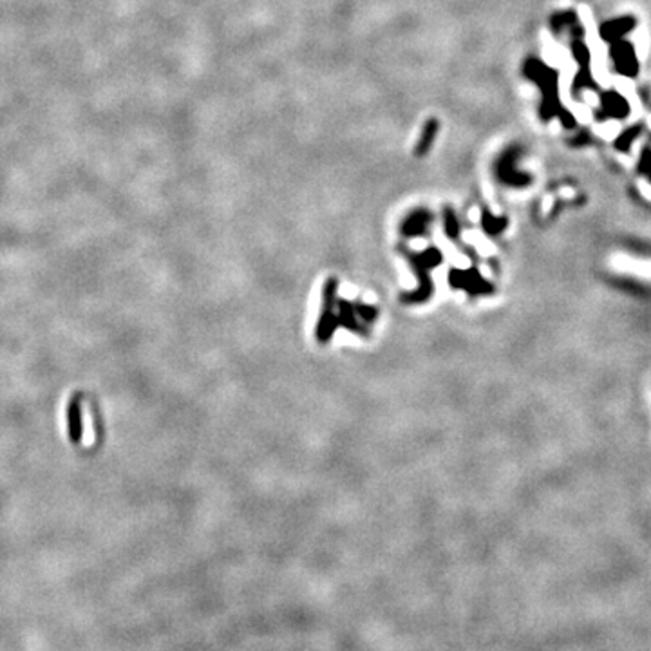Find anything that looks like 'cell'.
<instances>
[{"mask_svg":"<svg viewBox=\"0 0 651 651\" xmlns=\"http://www.w3.org/2000/svg\"><path fill=\"white\" fill-rule=\"evenodd\" d=\"M572 49H573V57H575L577 64H579V73H577V78L573 82V94H579L581 96L582 91L586 89H595V80L592 78V57H590V49L588 45L585 44V31H579V33H573L572 35Z\"/></svg>","mask_w":651,"mask_h":651,"instance_id":"1","label":"cell"},{"mask_svg":"<svg viewBox=\"0 0 651 651\" xmlns=\"http://www.w3.org/2000/svg\"><path fill=\"white\" fill-rule=\"evenodd\" d=\"M638 132H641V127H631V129H628L626 132H622L621 138L617 140V149L628 150L629 145L634 143V140L638 136Z\"/></svg>","mask_w":651,"mask_h":651,"instance_id":"5","label":"cell"},{"mask_svg":"<svg viewBox=\"0 0 651 651\" xmlns=\"http://www.w3.org/2000/svg\"><path fill=\"white\" fill-rule=\"evenodd\" d=\"M635 24H637V18L635 17H619L613 18V20H608L599 29L601 38H603L606 44H613L617 40L626 38V35L634 31Z\"/></svg>","mask_w":651,"mask_h":651,"instance_id":"4","label":"cell"},{"mask_svg":"<svg viewBox=\"0 0 651 651\" xmlns=\"http://www.w3.org/2000/svg\"><path fill=\"white\" fill-rule=\"evenodd\" d=\"M629 114V103L617 91H608L601 96L599 109L595 110L597 120H622Z\"/></svg>","mask_w":651,"mask_h":651,"instance_id":"3","label":"cell"},{"mask_svg":"<svg viewBox=\"0 0 651 651\" xmlns=\"http://www.w3.org/2000/svg\"><path fill=\"white\" fill-rule=\"evenodd\" d=\"M610 57H612L613 69L617 71V75L628 76V78L637 76L638 60L637 52H635V48L631 42L622 38L610 44Z\"/></svg>","mask_w":651,"mask_h":651,"instance_id":"2","label":"cell"}]
</instances>
